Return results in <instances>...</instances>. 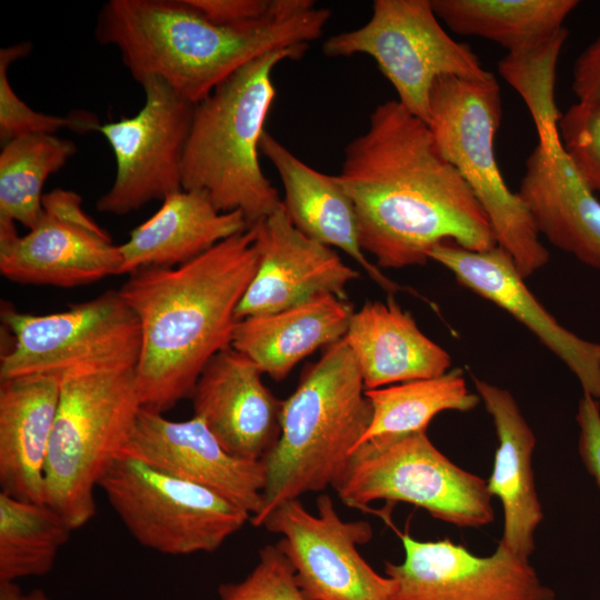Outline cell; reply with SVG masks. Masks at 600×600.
<instances>
[{"instance_id": "obj_1", "label": "cell", "mask_w": 600, "mask_h": 600, "mask_svg": "<svg viewBox=\"0 0 600 600\" xmlns=\"http://www.w3.org/2000/svg\"><path fill=\"white\" fill-rule=\"evenodd\" d=\"M336 176L378 268L423 266L444 241L473 251L497 246L487 213L428 123L397 99L373 109L367 130L344 147Z\"/></svg>"}, {"instance_id": "obj_2", "label": "cell", "mask_w": 600, "mask_h": 600, "mask_svg": "<svg viewBox=\"0 0 600 600\" xmlns=\"http://www.w3.org/2000/svg\"><path fill=\"white\" fill-rule=\"evenodd\" d=\"M258 263L249 227L181 266L129 274L119 292L140 323L136 379L143 408L164 413L190 398L208 362L231 347Z\"/></svg>"}, {"instance_id": "obj_3", "label": "cell", "mask_w": 600, "mask_h": 600, "mask_svg": "<svg viewBox=\"0 0 600 600\" xmlns=\"http://www.w3.org/2000/svg\"><path fill=\"white\" fill-rule=\"evenodd\" d=\"M331 17L312 0H278L267 17L221 24L188 0H109L94 34L114 47L132 78H159L197 104L241 67L268 52L309 47Z\"/></svg>"}, {"instance_id": "obj_4", "label": "cell", "mask_w": 600, "mask_h": 600, "mask_svg": "<svg viewBox=\"0 0 600 600\" xmlns=\"http://www.w3.org/2000/svg\"><path fill=\"white\" fill-rule=\"evenodd\" d=\"M371 418L359 366L341 339L304 367L297 388L282 400L280 437L262 460L263 501L251 523L261 527L283 502L333 487Z\"/></svg>"}, {"instance_id": "obj_5", "label": "cell", "mask_w": 600, "mask_h": 600, "mask_svg": "<svg viewBox=\"0 0 600 600\" xmlns=\"http://www.w3.org/2000/svg\"><path fill=\"white\" fill-rule=\"evenodd\" d=\"M307 47L268 52L248 62L196 104L182 160V189L204 192L221 212L241 211L249 227L281 204L259 161L276 97L272 72Z\"/></svg>"}, {"instance_id": "obj_6", "label": "cell", "mask_w": 600, "mask_h": 600, "mask_svg": "<svg viewBox=\"0 0 600 600\" xmlns=\"http://www.w3.org/2000/svg\"><path fill=\"white\" fill-rule=\"evenodd\" d=\"M141 408L136 369L60 381L44 471V503L72 530L96 516L94 490L123 453Z\"/></svg>"}, {"instance_id": "obj_7", "label": "cell", "mask_w": 600, "mask_h": 600, "mask_svg": "<svg viewBox=\"0 0 600 600\" xmlns=\"http://www.w3.org/2000/svg\"><path fill=\"white\" fill-rule=\"evenodd\" d=\"M501 114L494 76L487 80L446 76L432 87L427 123L439 149L487 213L497 244L511 254L527 278L547 264L549 252L527 207L508 188L499 169L493 142Z\"/></svg>"}, {"instance_id": "obj_8", "label": "cell", "mask_w": 600, "mask_h": 600, "mask_svg": "<svg viewBox=\"0 0 600 600\" xmlns=\"http://www.w3.org/2000/svg\"><path fill=\"white\" fill-rule=\"evenodd\" d=\"M332 488L342 503L363 511L378 500L407 502L459 528L494 517L487 481L448 459L427 431L359 444Z\"/></svg>"}, {"instance_id": "obj_9", "label": "cell", "mask_w": 600, "mask_h": 600, "mask_svg": "<svg viewBox=\"0 0 600 600\" xmlns=\"http://www.w3.org/2000/svg\"><path fill=\"white\" fill-rule=\"evenodd\" d=\"M12 344L0 358V379L44 376L59 382L79 374L136 369L141 348L137 316L119 290L49 314L2 307Z\"/></svg>"}, {"instance_id": "obj_10", "label": "cell", "mask_w": 600, "mask_h": 600, "mask_svg": "<svg viewBox=\"0 0 600 600\" xmlns=\"http://www.w3.org/2000/svg\"><path fill=\"white\" fill-rule=\"evenodd\" d=\"M322 52L329 58L370 56L394 88L397 100L424 122L439 78L493 77L469 46L453 40L442 28L431 0H376L367 23L329 37Z\"/></svg>"}, {"instance_id": "obj_11", "label": "cell", "mask_w": 600, "mask_h": 600, "mask_svg": "<svg viewBox=\"0 0 600 600\" xmlns=\"http://www.w3.org/2000/svg\"><path fill=\"white\" fill-rule=\"evenodd\" d=\"M99 488L131 537L162 554L213 552L251 519L220 494L124 453Z\"/></svg>"}, {"instance_id": "obj_12", "label": "cell", "mask_w": 600, "mask_h": 600, "mask_svg": "<svg viewBox=\"0 0 600 600\" xmlns=\"http://www.w3.org/2000/svg\"><path fill=\"white\" fill-rule=\"evenodd\" d=\"M261 527L279 534L277 547L291 563L308 600H390L394 581L379 574L360 554L372 527L363 520H343L328 494L317 499V513L299 499L283 502Z\"/></svg>"}, {"instance_id": "obj_13", "label": "cell", "mask_w": 600, "mask_h": 600, "mask_svg": "<svg viewBox=\"0 0 600 600\" xmlns=\"http://www.w3.org/2000/svg\"><path fill=\"white\" fill-rule=\"evenodd\" d=\"M143 107L133 117L101 124L117 163L99 212L122 216L182 190V160L196 104L159 78L142 81Z\"/></svg>"}, {"instance_id": "obj_14", "label": "cell", "mask_w": 600, "mask_h": 600, "mask_svg": "<svg viewBox=\"0 0 600 600\" xmlns=\"http://www.w3.org/2000/svg\"><path fill=\"white\" fill-rule=\"evenodd\" d=\"M120 244L82 208L76 191L44 193L42 212L19 236L14 222L0 221V273L21 284L73 288L121 274Z\"/></svg>"}, {"instance_id": "obj_15", "label": "cell", "mask_w": 600, "mask_h": 600, "mask_svg": "<svg viewBox=\"0 0 600 600\" xmlns=\"http://www.w3.org/2000/svg\"><path fill=\"white\" fill-rule=\"evenodd\" d=\"M404 558L384 562L394 581L390 600H554L529 559L501 542L490 556H476L448 539L422 541L402 533Z\"/></svg>"}, {"instance_id": "obj_16", "label": "cell", "mask_w": 600, "mask_h": 600, "mask_svg": "<svg viewBox=\"0 0 600 600\" xmlns=\"http://www.w3.org/2000/svg\"><path fill=\"white\" fill-rule=\"evenodd\" d=\"M123 453L204 487L251 517L261 510L267 479L264 462L229 453L197 416L174 421L142 407Z\"/></svg>"}, {"instance_id": "obj_17", "label": "cell", "mask_w": 600, "mask_h": 600, "mask_svg": "<svg viewBox=\"0 0 600 600\" xmlns=\"http://www.w3.org/2000/svg\"><path fill=\"white\" fill-rule=\"evenodd\" d=\"M259 256L257 272L237 318L278 312L321 296L348 300L347 286L360 277L330 247L300 232L283 204L251 226Z\"/></svg>"}, {"instance_id": "obj_18", "label": "cell", "mask_w": 600, "mask_h": 600, "mask_svg": "<svg viewBox=\"0 0 600 600\" xmlns=\"http://www.w3.org/2000/svg\"><path fill=\"white\" fill-rule=\"evenodd\" d=\"M429 259L450 270L461 286L527 327L571 370L583 393L600 401V343L584 340L561 326L529 290L507 250L497 244L473 251L444 241L430 251Z\"/></svg>"}, {"instance_id": "obj_19", "label": "cell", "mask_w": 600, "mask_h": 600, "mask_svg": "<svg viewBox=\"0 0 600 600\" xmlns=\"http://www.w3.org/2000/svg\"><path fill=\"white\" fill-rule=\"evenodd\" d=\"M536 128L539 142L526 160L517 193L539 234L600 269V201L566 152L558 120L539 122Z\"/></svg>"}, {"instance_id": "obj_20", "label": "cell", "mask_w": 600, "mask_h": 600, "mask_svg": "<svg viewBox=\"0 0 600 600\" xmlns=\"http://www.w3.org/2000/svg\"><path fill=\"white\" fill-rule=\"evenodd\" d=\"M263 373L246 354L230 347L204 367L190 394L193 416L201 418L232 456L262 461L281 431L282 400L262 382Z\"/></svg>"}, {"instance_id": "obj_21", "label": "cell", "mask_w": 600, "mask_h": 600, "mask_svg": "<svg viewBox=\"0 0 600 600\" xmlns=\"http://www.w3.org/2000/svg\"><path fill=\"white\" fill-rule=\"evenodd\" d=\"M259 150L276 168L284 190L283 208L300 232L343 251L388 294L407 291L366 257L354 206L336 174L314 170L268 131L262 134Z\"/></svg>"}, {"instance_id": "obj_22", "label": "cell", "mask_w": 600, "mask_h": 600, "mask_svg": "<svg viewBox=\"0 0 600 600\" xmlns=\"http://www.w3.org/2000/svg\"><path fill=\"white\" fill-rule=\"evenodd\" d=\"M473 382L493 420L498 439L487 487L502 504L503 533L500 542L529 559L534 551V532L543 519L532 469L536 437L507 389L477 378Z\"/></svg>"}, {"instance_id": "obj_23", "label": "cell", "mask_w": 600, "mask_h": 600, "mask_svg": "<svg viewBox=\"0 0 600 600\" xmlns=\"http://www.w3.org/2000/svg\"><path fill=\"white\" fill-rule=\"evenodd\" d=\"M60 397L51 377L0 379V488L44 503V471Z\"/></svg>"}, {"instance_id": "obj_24", "label": "cell", "mask_w": 600, "mask_h": 600, "mask_svg": "<svg viewBox=\"0 0 600 600\" xmlns=\"http://www.w3.org/2000/svg\"><path fill=\"white\" fill-rule=\"evenodd\" d=\"M366 390L432 378L449 371L450 354L428 338L409 311L389 294L354 311L343 337Z\"/></svg>"}, {"instance_id": "obj_25", "label": "cell", "mask_w": 600, "mask_h": 600, "mask_svg": "<svg viewBox=\"0 0 600 600\" xmlns=\"http://www.w3.org/2000/svg\"><path fill=\"white\" fill-rule=\"evenodd\" d=\"M248 228L241 211L221 212L204 192L182 189L163 199L120 244L121 274L181 266Z\"/></svg>"}, {"instance_id": "obj_26", "label": "cell", "mask_w": 600, "mask_h": 600, "mask_svg": "<svg viewBox=\"0 0 600 600\" xmlns=\"http://www.w3.org/2000/svg\"><path fill=\"white\" fill-rule=\"evenodd\" d=\"M353 312L348 300L321 296L278 312L240 319L231 347L262 373L282 381L316 350L343 339Z\"/></svg>"}, {"instance_id": "obj_27", "label": "cell", "mask_w": 600, "mask_h": 600, "mask_svg": "<svg viewBox=\"0 0 600 600\" xmlns=\"http://www.w3.org/2000/svg\"><path fill=\"white\" fill-rule=\"evenodd\" d=\"M436 16L457 34L493 41L508 53L532 49L557 34L577 0H431Z\"/></svg>"}, {"instance_id": "obj_28", "label": "cell", "mask_w": 600, "mask_h": 600, "mask_svg": "<svg viewBox=\"0 0 600 600\" xmlns=\"http://www.w3.org/2000/svg\"><path fill=\"white\" fill-rule=\"evenodd\" d=\"M366 396L372 407V418L359 444L376 438L427 431L438 413L446 410L470 411L481 401L478 393L469 391L460 369L366 390Z\"/></svg>"}, {"instance_id": "obj_29", "label": "cell", "mask_w": 600, "mask_h": 600, "mask_svg": "<svg viewBox=\"0 0 600 600\" xmlns=\"http://www.w3.org/2000/svg\"><path fill=\"white\" fill-rule=\"evenodd\" d=\"M71 531L47 503L0 492V582L49 573Z\"/></svg>"}, {"instance_id": "obj_30", "label": "cell", "mask_w": 600, "mask_h": 600, "mask_svg": "<svg viewBox=\"0 0 600 600\" xmlns=\"http://www.w3.org/2000/svg\"><path fill=\"white\" fill-rule=\"evenodd\" d=\"M77 152V146L54 134L14 138L0 152V221L31 229L42 212L43 186Z\"/></svg>"}, {"instance_id": "obj_31", "label": "cell", "mask_w": 600, "mask_h": 600, "mask_svg": "<svg viewBox=\"0 0 600 600\" xmlns=\"http://www.w3.org/2000/svg\"><path fill=\"white\" fill-rule=\"evenodd\" d=\"M32 50L28 41L1 48L0 50V140L3 143L27 134H54L69 128L84 133L98 131L101 126L96 114L76 111L66 117L38 112L27 106L14 92L8 79L9 67Z\"/></svg>"}, {"instance_id": "obj_32", "label": "cell", "mask_w": 600, "mask_h": 600, "mask_svg": "<svg viewBox=\"0 0 600 600\" xmlns=\"http://www.w3.org/2000/svg\"><path fill=\"white\" fill-rule=\"evenodd\" d=\"M562 28L543 43L518 53H507L499 62V71L524 99L533 121L557 117L554 98L556 67L568 37Z\"/></svg>"}, {"instance_id": "obj_33", "label": "cell", "mask_w": 600, "mask_h": 600, "mask_svg": "<svg viewBox=\"0 0 600 600\" xmlns=\"http://www.w3.org/2000/svg\"><path fill=\"white\" fill-rule=\"evenodd\" d=\"M566 152L593 192H600V100L579 101L558 120Z\"/></svg>"}, {"instance_id": "obj_34", "label": "cell", "mask_w": 600, "mask_h": 600, "mask_svg": "<svg viewBox=\"0 0 600 600\" xmlns=\"http://www.w3.org/2000/svg\"><path fill=\"white\" fill-rule=\"evenodd\" d=\"M218 592L220 600H308L291 563L277 544L260 549L251 572L240 581L220 584Z\"/></svg>"}, {"instance_id": "obj_35", "label": "cell", "mask_w": 600, "mask_h": 600, "mask_svg": "<svg viewBox=\"0 0 600 600\" xmlns=\"http://www.w3.org/2000/svg\"><path fill=\"white\" fill-rule=\"evenodd\" d=\"M577 422L580 429L579 454L600 488V401L583 393L578 404Z\"/></svg>"}, {"instance_id": "obj_36", "label": "cell", "mask_w": 600, "mask_h": 600, "mask_svg": "<svg viewBox=\"0 0 600 600\" xmlns=\"http://www.w3.org/2000/svg\"><path fill=\"white\" fill-rule=\"evenodd\" d=\"M208 19L221 24H238L269 16L278 0H188Z\"/></svg>"}, {"instance_id": "obj_37", "label": "cell", "mask_w": 600, "mask_h": 600, "mask_svg": "<svg viewBox=\"0 0 600 600\" xmlns=\"http://www.w3.org/2000/svg\"><path fill=\"white\" fill-rule=\"evenodd\" d=\"M572 90L579 101L600 100V33L574 61Z\"/></svg>"}, {"instance_id": "obj_38", "label": "cell", "mask_w": 600, "mask_h": 600, "mask_svg": "<svg viewBox=\"0 0 600 600\" xmlns=\"http://www.w3.org/2000/svg\"><path fill=\"white\" fill-rule=\"evenodd\" d=\"M0 600H52L43 590H22L17 582H0Z\"/></svg>"}]
</instances>
